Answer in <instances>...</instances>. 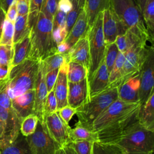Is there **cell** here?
<instances>
[{
	"label": "cell",
	"mask_w": 154,
	"mask_h": 154,
	"mask_svg": "<svg viewBox=\"0 0 154 154\" xmlns=\"http://www.w3.org/2000/svg\"><path fill=\"white\" fill-rule=\"evenodd\" d=\"M139 102H127L119 99L113 102L94 121L93 131L99 141L116 144L124 131L138 121Z\"/></svg>",
	"instance_id": "obj_1"
},
{
	"label": "cell",
	"mask_w": 154,
	"mask_h": 154,
	"mask_svg": "<svg viewBox=\"0 0 154 154\" xmlns=\"http://www.w3.org/2000/svg\"><path fill=\"white\" fill-rule=\"evenodd\" d=\"M30 28L29 59L42 61L57 53V45L52 38V21L42 12L28 23Z\"/></svg>",
	"instance_id": "obj_2"
},
{
	"label": "cell",
	"mask_w": 154,
	"mask_h": 154,
	"mask_svg": "<svg viewBox=\"0 0 154 154\" xmlns=\"http://www.w3.org/2000/svg\"><path fill=\"white\" fill-rule=\"evenodd\" d=\"M40 63V60L27 58L11 67L6 78L7 91L11 99L34 89Z\"/></svg>",
	"instance_id": "obj_3"
},
{
	"label": "cell",
	"mask_w": 154,
	"mask_h": 154,
	"mask_svg": "<svg viewBox=\"0 0 154 154\" xmlns=\"http://www.w3.org/2000/svg\"><path fill=\"white\" fill-rule=\"evenodd\" d=\"M115 144L126 154L153 153L154 132L146 129L137 121L124 131Z\"/></svg>",
	"instance_id": "obj_4"
},
{
	"label": "cell",
	"mask_w": 154,
	"mask_h": 154,
	"mask_svg": "<svg viewBox=\"0 0 154 154\" xmlns=\"http://www.w3.org/2000/svg\"><path fill=\"white\" fill-rule=\"evenodd\" d=\"M117 99V87L108 88L90 97L88 102L76 109L78 122L92 130V125L96 119Z\"/></svg>",
	"instance_id": "obj_5"
},
{
	"label": "cell",
	"mask_w": 154,
	"mask_h": 154,
	"mask_svg": "<svg viewBox=\"0 0 154 154\" xmlns=\"http://www.w3.org/2000/svg\"><path fill=\"white\" fill-rule=\"evenodd\" d=\"M103 13H100L87 32L89 45L90 63L87 73L88 84L105 57L106 46L102 30Z\"/></svg>",
	"instance_id": "obj_6"
},
{
	"label": "cell",
	"mask_w": 154,
	"mask_h": 154,
	"mask_svg": "<svg viewBox=\"0 0 154 154\" xmlns=\"http://www.w3.org/2000/svg\"><path fill=\"white\" fill-rule=\"evenodd\" d=\"M109 8L126 31L136 27L147 32L143 13L135 0H109Z\"/></svg>",
	"instance_id": "obj_7"
},
{
	"label": "cell",
	"mask_w": 154,
	"mask_h": 154,
	"mask_svg": "<svg viewBox=\"0 0 154 154\" xmlns=\"http://www.w3.org/2000/svg\"><path fill=\"white\" fill-rule=\"evenodd\" d=\"M26 138L31 154H54L60 147L49 135L43 120H38L35 132Z\"/></svg>",
	"instance_id": "obj_8"
},
{
	"label": "cell",
	"mask_w": 154,
	"mask_h": 154,
	"mask_svg": "<svg viewBox=\"0 0 154 154\" xmlns=\"http://www.w3.org/2000/svg\"><path fill=\"white\" fill-rule=\"evenodd\" d=\"M151 47L139 46L131 49L125 54V60L123 67L122 84L126 79L140 72V70L147 58Z\"/></svg>",
	"instance_id": "obj_9"
},
{
	"label": "cell",
	"mask_w": 154,
	"mask_h": 154,
	"mask_svg": "<svg viewBox=\"0 0 154 154\" xmlns=\"http://www.w3.org/2000/svg\"><path fill=\"white\" fill-rule=\"evenodd\" d=\"M140 85L138 93L139 103L144 104L153 91L154 85V49L151 48L149 54L140 70Z\"/></svg>",
	"instance_id": "obj_10"
},
{
	"label": "cell",
	"mask_w": 154,
	"mask_h": 154,
	"mask_svg": "<svg viewBox=\"0 0 154 154\" xmlns=\"http://www.w3.org/2000/svg\"><path fill=\"white\" fill-rule=\"evenodd\" d=\"M0 119L4 132L0 138V150L13 143L20 133L21 120L13 110L8 111L0 107Z\"/></svg>",
	"instance_id": "obj_11"
},
{
	"label": "cell",
	"mask_w": 154,
	"mask_h": 154,
	"mask_svg": "<svg viewBox=\"0 0 154 154\" xmlns=\"http://www.w3.org/2000/svg\"><path fill=\"white\" fill-rule=\"evenodd\" d=\"M43 120L49 135L60 147L70 142L69 136L70 126L64 123L57 111L44 117Z\"/></svg>",
	"instance_id": "obj_12"
},
{
	"label": "cell",
	"mask_w": 154,
	"mask_h": 154,
	"mask_svg": "<svg viewBox=\"0 0 154 154\" xmlns=\"http://www.w3.org/2000/svg\"><path fill=\"white\" fill-rule=\"evenodd\" d=\"M148 40L150 41V38L147 32L134 27L128 29L124 34L118 35L114 43L119 51L125 54L132 48L146 46Z\"/></svg>",
	"instance_id": "obj_13"
},
{
	"label": "cell",
	"mask_w": 154,
	"mask_h": 154,
	"mask_svg": "<svg viewBox=\"0 0 154 154\" xmlns=\"http://www.w3.org/2000/svg\"><path fill=\"white\" fill-rule=\"evenodd\" d=\"M102 30L105 46L115 42L118 35L124 34L126 30L110 8L103 12Z\"/></svg>",
	"instance_id": "obj_14"
},
{
	"label": "cell",
	"mask_w": 154,
	"mask_h": 154,
	"mask_svg": "<svg viewBox=\"0 0 154 154\" xmlns=\"http://www.w3.org/2000/svg\"><path fill=\"white\" fill-rule=\"evenodd\" d=\"M89 100L87 78L78 82H68V105L77 109Z\"/></svg>",
	"instance_id": "obj_15"
},
{
	"label": "cell",
	"mask_w": 154,
	"mask_h": 154,
	"mask_svg": "<svg viewBox=\"0 0 154 154\" xmlns=\"http://www.w3.org/2000/svg\"><path fill=\"white\" fill-rule=\"evenodd\" d=\"M140 72L130 77L117 87L118 99L127 102H139Z\"/></svg>",
	"instance_id": "obj_16"
},
{
	"label": "cell",
	"mask_w": 154,
	"mask_h": 154,
	"mask_svg": "<svg viewBox=\"0 0 154 154\" xmlns=\"http://www.w3.org/2000/svg\"><path fill=\"white\" fill-rule=\"evenodd\" d=\"M34 91L33 114L37 116L39 120H43V106L48 92L45 82V75L42 72L40 63L35 84Z\"/></svg>",
	"instance_id": "obj_17"
},
{
	"label": "cell",
	"mask_w": 154,
	"mask_h": 154,
	"mask_svg": "<svg viewBox=\"0 0 154 154\" xmlns=\"http://www.w3.org/2000/svg\"><path fill=\"white\" fill-rule=\"evenodd\" d=\"M34 95V89L11 99L12 108L21 121L26 116L33 114Z\"/></svg>",
	"instance_id": "obj_18"
},
{
	"label": "cell",
	"mask_w": 154,
	"mask_h": 154,
	"mask_svg": "<svg viewBox=\"0 0 154 154\" xmlns=\"http://www.w3.org/2000/svg\"><path fill=\"white\" fill-rule=\"evenodd\" d=\"M68 64H64L60 68L57 78L53 88L57 100V111L68 105V80L67 77Z\"/></svg>",
	"instance_id": "obj_19"
},
{
	"label": "cell",
	"mask_w": 154,
	"mask_h": 154,
	"mask_svg": "<svg viewBox=\"0 0 154 154\" xmlns=\"http://www.w3.org/2000/svg\"><path fill=\"white\" fill-rule=\"evenodd\" d=\"M108 82L109 74L103 59L88 82L89 99L108 88Z\"/></svg>",
	"instance_id": "obj_20"
},
{
	"label": "cell",
	"mask_w": 154,
	"mask_h": 154,
	"mask_svg": "<svg viewBox=\"0 0 154 154\" xmlns=\"http://www.w3.org/2000/svg\"><path fill=\"white\" fill-rule=\"evenodd\" d=\"M67 53L70 61L82 65L88 71L90 63V52L87 35L81 38Z\"/></svg>",
	"instance_id": "obj_21"
},
{
	"label": "cell",
	"mask_w": 154,
	"mask_h": 154,
	"mask_svg": "<svg viewBox=\"0 0 154 154\" xmlns=\"http://www.w3.org/2000/svg\"><path fill=\"white\" fill-rule=\"evenodd\" d=\"M137 119L141 126L154 132V90L151 93L147 101L140 105Z\"/></svg>",
	"instance_id": "obj_22"
},
{
	"label": "cell",
	"mask_w": 154,
	"mask_h": 154,
	"mask_svg": "<svg viewBox=\"0 0 154 154\" xmlns=\"http://www.w3.org/2000/svg\"><path fill=\"white\" fill-rule=\"evenodd\" d=\"M87 19L85 11L83 8L79 13L72 29L67 34L64 42L71 48L81 38L87 35Z\"/></svg>",
	"instance_id": "obj_23"
},
{
	"label": "cell",
	"mask_w": 154,
	"mask_h": 154,
	"mask_svg": "<svg viewBox=\"0 0 154 154\" xmlns=\"http://www.w3.org/2000/svg\"><path fill=\"white\" fill-rule=\"evenodd\" d=\"M109 8V0H85L84 10L88 23V29L94 23L97 15Z\"/></svg>",
	"instance_id": "obj_24"
},
{
	"label": "cell",
	"mask_w": 154,
	"mask_h": 154,
	"mask_svg": "<svg viewBox=\"0 0 154 154\" xmlns=\"http://www.w3.org/2000/svg\"><path fill=\"white\" fill-rule=\"evenodd\" d=\"M69 136L70 141L86 140L91 142L99 141L96 132L81 125L77 122L73 128H69Z\"/></svg>",
	"instance_id": "obj_25"
},
{
	"label": "cell",
	"mask_w": 154,
	"mask_h": 154,
	"mask_svg": "<svg viewBox=\"0 0 154 154\" xmlns=\"http://www.w3.org/2000/svg\"><path fill=\"white\" fill-rule=\"evenodd\" d=\"M13 58L11 67L15 66L28 58L30 51L29 34L19 42L13 44Z\"/></svg>",
	"instance_id": "obj_26"
},
{
	"label": "cell",
	"mask_w": 154,
	"mask_h": 154,
	"mask_svg": "<svg viewBox=\"0 0 154 154\" xmlns=\"http://www.w3.org/2000/svg\"><path fill=\"white\" fill-rule=\"evenodd\" d=\"M70 61L68 53H55L48 57L43 60L40 61V63L42 72L43 74L46 75V74L49 72L55 69H60L63 65L68 64Z\"/></svg>",
	"instance_id": "obj_27"
},
{
	"label": "cell",
	"mask_w": 154,
	"mask_h": 154,
	"mask_svg": "<svg viewBox=\"0 0 154 154\" xmlns=\"http://www.w3.org/2000/svg\"><path fill=\"white\" fill-rule=\"evenodd\" d=\"M125 60V54L119 51L114 66L109 74L108 88L118 87L122 84L123 67Z\"/></svg>",
	"instance_id": "obj_28"
},
{
	"label": "cell",
	"mask_w": 154,
	"mask_h": 154,
	"mask_svg": "<svg viewBox=\"0 0 154 154\" xmlns=\"http://www.w3.org/2000/svg\"><path fill=\"white\" fill-rule=\"evenodd\" d=\"M0 150L1 154H31L26 137L20 132L13 143Z\"/></svg>",
	"instance_id": "obj_29"
},
{
	"label": "cell",
	"mask_w": 154,
	"mask_h": 154,
	"mask_svg": "<svg viewBox=\"0 0 154 154\" xmlns=\"http://www.w3.org/2000/svg\"><path fill=\"white\" fill-rule=\"evenodd\" d=\"M28 14L24 16L17 15L14 22L13 43L23 39L30 32V28L28 22Z\"/></svg>",
	"instance_id": "obj_30"
},
{
	"label": "cell",
	"mask_w": 154,
	"mask_h": 154,
	"mask_svg": "<svg viewBox=\"0 0 154 154\" xmlns=\"http://www.w3.org/2000/svg\"><path fill=\"white\" fill-rule=\"evenodd\" d=\"M144 22L153 45L154 36V0H147L143 11Z\"/></svg>",
	"instance_id": "obj_31"
},
{
	"label": "cell",
	"mask_w": 154,
	"mask_h": 154,
	"mask_svg": "<svg viewBox=\"0 0 154 154\" xmlns=\"http://www.w3.org/2000/svg\"><path fill=\"white\" fill-rule=\"evenodd\" d=\"M87 70L82 65L73 61L69 63L67 73L68 82H79L87 78Z\"/></svg>",
	"instance_id": "obj_32"
},
{
	"label": "cell",
	"mask_w": 154,
	"mask_h": 154,
	"mask_svg": "<svg viewBox=\"0 0 154 154\" xmlns=\"http://www.w3.org/2000/svg\"><path fill=\"white\" fill-rule=\"evenodd\" d=\"M123 150L115 144L93 142L92 154H123Z\"/></svg>",
	"instance_id": "obj_33"
},
{
	"label": "cell",
	"mask_w": 154,
	"mask_h": 154,
	"mask_svg": "<svg viewBox=\"0 0 154 154\" xmlns=\"http://www.w3.org/2000/svg\"><path fill=\"white\" fill-rule=\"evenodd\" d=\"M38 118L34 114H31L25 117L20 123V132L24 137L32 134L36 129Z\"/></svg>",
	"instance_id": "obj_34"
},
{
	"label": "cell",
	"mask_w": 154,
	"mask_h": 154,
	"mask_svg": "<svg viewBox=\"0 0 154 154\" xmlns=\"http://www.w3.org/2000/svg\"><path fill=\"white\" fill-rule=\"evenodd\" d=\"M119 49L117 45L114 42L106 46L105 53V61L108 74L110 73L117 57Z\"/></svg>",
	"instance_id": "obj_35"
},
{
	"label": "cell",
	"mask_w": 154,
	"mask_h": 154,
	"mask_svg": "<svg viewBox=\"0 0 154 154\" xmlns=\"http://www.w3.org/2000/svg\"><path fill=\"white\" fill-rule=\"evenodd\" d=\"M13 35L14 23L6 19L0 39V45H13Z\"/></svg>",
	"instance_id": "obj_36"
},
{
	"label": "cell",
	"mask_w": 154,
	"mask_h": 154,
	"mask_svg": "<svg viewBox=\"0 0 154 154\" xmlns=\"http://www.w3.org/2000/svg\"><path fill=\"white\" fill-rule=\"evenodd\" d=\"M13 58V45H0V66H5L11 68Z\"/></svg>",
	"instance_id": "obj_37"
},
{
	"label": "cell",
	"mask_w": 154,
	"mask_h": 154,
	"mask_svg": "<svg viewBox=\"0 0 154 154\" xmlns=\"http://www.w3.org/2000/svg\"><path fill=\"white\" fill-rule=\"evenodd\" d=\"M93 142L82 140L70 141L67 145L72 147L77 154H92Z\"/></svg>",
	"instance_id": "obj_38"
},
{
	"label": "cell",
	"mask_w": 154,
	"mask_h": 154,
	"mask_svg": "<svg viewBox=\"0 0 154 154\" xmlns=\"http://www.w3.org/2000/svg\"><path fill=\"white\" fill-rule=\"evenodd\" d=\"M60 0H43L40 10L47 18L52 21L53 18L58 10V2Z\"/></svg>",
	"instance_id": "obj_39"
},
{
	"label": "cell",
	"mask_w": 154,
	"mask_h": 154,
	"mask_svg": "<svg viewBox=\"0 0 154 154\" xmlns=\"http://www.w3.org/2000/svg\"><path fill=\"white\" fill-rule=\"evenodd\" d=\"M70 1L73 4V7L72 10L68 13H67V16H66V29L67 31V34L69 32V31L72 29L79 13L83 10V8H81L79 7L76 1H75L74 0H70Z\"/></svg>",
	"instance_id": "obj_40"
},
{
	"label": "cell",
	"mask_w": 154,
	"mask_h": 154,
	"mask_svg": "<svg viewBox=\"0 0 154 154\" xmlns=\"http://www.w3.org/2000/svg\"><path fill=\"white\" fill-rule=\"evenodd\" d=\"M57 111V100L54 90L48 93L43 106V118Z\"/></svg>",
	"instance_id": "obj_41"
},
{
	"label": "cell",
	"mask_w": 154,
	"mask_h": 154,
	"mask_svg": "<svg viewBox=\"0 0 154 154\" xmlns=\"http://www.w3.org/2000/svg\"><path fill=\"white\" fill-rule=\"evenodd\" d=\"M0 107L8 111L13 110L11 106V99L7 91L6 79L0 81Z\"/></svg>",
	"instance_id": "obj_42"
},
{
	"label": "cell",
	"mask_w": 154,
	"mask_h": 154,
	"mask_svg": "<svg viewBox=\"0 0 154 154\" xmlns=\"http://www.w3.org/2000/svg\"><path fill=\"white\" fill-rule=\"evenodd\" d=\"M57 112L61 119L64 122V123L69 125V123L72 117L74 114H76V109L67 105L58 110Z\"/></svg>",
	"instance_id": "obj_43"
},
{
	"label": "cell",
	"mask_w": 154,
	"mask_h": 154,
	"mask_svg": "<svg viewBox=\"0 0 154 154\" xmlns=\"http://www.w3.org/2000/svg\"><path fill=\"white\" fill-rule=\"evenodd\" d=\"M67 13L58 10L52 20V29L66 27Z\"/></svg>",
	"instance_id": "obj_44"
},
{
	"label": "cell",
	"mask_w": 154,
	"mask_h": 154,
	"mask_svg": "<svg viewBox=\"0 0 154 154\" xmlns=\"http://www.w3.org/2000/svg\"><path fill=\"white\" fill-rule=\"evenodd\" d=\"M59 70L60 69H55L49 72L45 75V82L48 93L52 90L54 88L59 72Z\"/></svg>",
	"instance_id": "obj_45"
},
{
	"label": "cell",
	"mask_w": 154,
	"mask_h": 154,
	"mask_svg": "<svg viewBox=\"0 0 154 154\" xmlns=\"http://www.w3.org/2000/svg\"><path fill=\"white\" fill-rule=\"evenodd\" d=\"M52 38L54 43L56 45L63 42L66 39L67 35L66 27L64 28H57L52 29Z\"/></svg>",
	"instance_id": "obj_46"
},
{
	"label": "cell",
	"mask_w": 154,
	"mask_h": 154,
	"mask_svg": "<svg viewBox=\"0 0 154 154\" xmlns=\"http://www.w3.org/2000/svg\"><path fill=\"white\" fill-rule=\"evenodd\" d=\"M43 2V0H29L28 17L35 16L40 12Z\"/></svg>",
	"instance_id": "obj_47"
},
{
	"label": "cell",
	"mask_w": 154,
	"mask_h": 154,
	"mask_svg": "<svg viewBox=\"0 0 154 154\" xmlns=\"http://www.w3.org/2000/svg\"><path fill=\"white\" fill-rule=\"evenodd\" d=\"M29 0H16L17 13L19 16L28 14Z\"/></svg>",
	"instance_id": "obj_48"
},
{
	"label": "cell",
	"mask_w": 154,
	"mask_h": 154,
	"mask_svg": "<svg viewBox=\"0 0 154 154\" xmlns=\"http://www.w3.org/2000/svg\"><path fill=\"white\" fill-rule=\"evenodd\" d=\"M17 16V13L16 7V0H14L6 13V19L14 23Z\"/></svg>",
	"instance_id": "obj_49"
},
{
	"label": "cell",
	"mask_w": 154,
	"mask_h": 154,
	"mask_svg": "<svg viewBox=\"0 0 154 154\" xmlns=\"http://www.w3.org/2000/svg\"><path fill=\"white\" fill-rule=\"evenodd\" d=\"M73 4L70 0H60L58 2V10L66 13H68L72 8Z\"/></svg>",
	"instance_id": "obj_50"
},
{
	"label": "cell",
	"mask_w": 154,
	"mask_h": 154,
	"mask_svg": "<svg viewBox=\"0 0 154 154\" xmlns=\"http://www.w3.org/2000/svg\"><path fill=\"white\" fill-rule=\"evenodd\" d=\"M54 154H77L74 149L69 146V145H66L62 147H60L58 149Z\"/></svg>",
	"instance_id": "obj_51"
},
{
	"label": "cell",
	"mask_w": 154,
	"mask_h": 154,
	"mask_svg": "<svg viewBox=\"0 0 154 154\" xmlns=\"http://www.w3.org/2000/svg\"><path fill=\"white\" fill-rule=\"evenodd\" d=\"M70 49V47L64 41L57 45V53L66 54Z\"/></svg>",
	"instance_id": "obj_52"
},
{
	"label": "cell",
	"mask_w": 154,
	"mask_h": 154,
	"mask_svg": "<svg viewBox=\"0 0 154 154\" xmlns=\"http://www.w3.org/2000/svg\"><path fill=\"white\" fill-rule=\"evenodd\" d=\"M10 69L7 66H0V81L5 79L8 77Z\"/></svg>",
	"instance_id": "obj_53"
},
{
	"label": "cell",
	"mask_w": 154,
	"mask_h": 154,
	"mask_svg": "<svg viewBox=\"0 0 154 154\" xmlns=\"http://www.w3.org/2000/svg\"><path fill=\"white\" fill-rule=\"evenodd\" d=\"M14 0H0V8L6 13Z\"/></svg>",
	"instance_id": "obj_54"
},
{
	"label": "cell",
	"mask_w": 154,
	"mask_h": 154,
	"mask_svg": "<svg viewBox=\"0 0 154 154\" xmlns=\"http://www.w3.org/2000/svg\"><path fill=\"white\" fill-rule=\"evenodd\" d=\"M5 19H6V13L1 8H0V39L2 35Z\"/></svg>",
	"instance_id": "obj_55"
},
{
	"label": "cell",
	"mask_w": 154,
	"mask_h": 154,
	"mask_svg": "<svg viewBox=\"0 0 154 154\" xmlns=\"http://www.w3.org/2000/svg\"><path fill=\"white\" fill-rule=\"evenodd\" d=\"M147 0H135V1L137 2V4L138 5L139 7L140 8L142 13L143 11V10H144V5H145V4H146V2Z\"/></svg>",
	"instance_id": "obj_56"
},
{
	"label": "cell",
	"mask_w": 154,
	"mask_h": 154,
	"mask_svg": "<svg viewBox=\"0 0 154 154\" xmlns=\"http://www.w3.org/2000/svg\"><path fill=\"white\" fill-rule=\"evenodd\" d=\"M76 2L78 5L79 6V8H84V1L85 0H74Z\"/></svg>",
	"instance_id": "obj_57"
},
{
	"label": "cell",
	"mask_w": 154,
	"mask_h": 154,
	"mask_svg": "<svg viewBox=\"0 0 154 154\" xmlns=\"http://www.w3.org/2000/svg\"><path fill=\"white\" fill-rule=\"evenodd\" d=\"M3 132H4V127H3V125H2V123L0 119V138H1L2 135V134H3Z\"/></svg>",
	"instance_id": "obj_58"
},
{
	"label": "cell",
	"mask_w": 154,
	"mask_h": 154,
	"mask_svg": "<svg viewBox=\"0 0 154 154\" xmlns=\"http://www.w3.org/2000/svg\"><path fill=\"white\" fill-rule=\"evenodd\" d=\"M153 153H149V154H153ZM123 154H126V153H123Z\"/></svg>",
	"instance_id": "obj_59"
},
{
	"label": "cell",
	"mask_w": 154,
	"mask_h": 154,
	"mask_svg": "<svg viewBox=\"0 0 154 154\" xmlns=\"http://www.w3.org/2000/svg\"><path fill=\"white\" fill-rule=\"evenodd\" d=\"M0 154H1V150H0Z\"/></svg>",
	"instance_id": "obj_60"
}]
</instances>
